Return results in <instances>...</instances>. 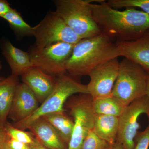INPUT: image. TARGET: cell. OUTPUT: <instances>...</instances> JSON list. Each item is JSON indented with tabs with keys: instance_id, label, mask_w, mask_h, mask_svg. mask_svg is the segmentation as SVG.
<instances>
[{
	"instance_id": "6da1fadb",
	"label": "cell",
	"mask_w": 149,
	"mask_h": 149,
	"mask_svg": "<svg viewBox=\"0 0 149 149\" xmlns=\"http://www.w3.org/2000/svg\"><path fill=\"white\" fill-rule=\"evenodd\" d=\"M93 19L101 33L116 41L130 42L138 39L149 29V15L133 8L120 11L101 0L91 3Z\"/></svg>"
},
{
	"instance_id": "8fae6325",
	"label": "cell",
	"mask_w": 149,
	"mask_h": 149,
	"mask_svg": "<svg viewBox=\"0 0 149 149\" xmlns=\"http://www.w3.org/2000/svg\"><path fill=\"white\" fill-rule=\"evenodd\" d=\"M39 102L30 88L24 83L17 88L8 118L14 123L29 117L38 109Z\"/></svg>"
},
{
	"instance_id": "ba28073f",
	"label": "cell",
	"mask_w": 149,
	"mask_h": 149,
	"mask_svg": "<svg viewBox=\"0 0 149 149\" xmlns=\"http://www.w3.org/2000/svg\"><path fill=\"white\" fill-rule=\"evenodd\" d=\"M74 45L59 42L41 49L29 52L32 65L47 74L57 76L66 72V63L72 54Z\"/></svg>"
},
{
	"instance_id": "603a6c76",
	"label": "cell",
	"mask_w": 149,
	"mask_h": 149,
	"mask_svg": "<svg viewBox=\"0 0 149 149\" xmlns=\"http://www.w3.org/2000/svg\"><path fill=\"white\" fill-rule=\"evenodd\" d=\"M110 146L92 130L87 134L80 149H108Z\"/></svg>"
},
{
	"instance_id": "d6986e66",
	"label": "cell",
	"mask_w": 149,
	"mask_h": 149,
	"mask_svg": "<svg viewBox=\"0 0 149 149\" xmlns=\"http://www.w3.org/2000/svg\"><path fill=\"white\" fill-rule=\"evenodd\" d=\"M93 111L95 114L112 116L119 117L125 107L112 95L93 99Z\"/></svg>"
},
{
	"instance_id": "cb8c5ba5",
	"label": "cell",
	"mask_w": 149,
	"mask_h": 149,
	"mask_svg": "<svg viewBox=\"0 0 149 149\" xmlns=\"http://www.w3.org/2000/svg\"><path fill=\"white\" fill-rule=\"evenodd\" d=\"M134 149H148L149 148V124L143 131L138 132L135 138Z\"/></svg>"
},
{
	"instance_id": "83f0119b",
	"label": "cell",
	"mask_w": 149,
	"mask_h": 149,
	"mask_svg": "<svg viewBox=\"0 0 149 149\" xmlns=\"http://www.w3.org/2000/svg\"><path fill=\"white\" fill-rule=\"evenodd\" d=\"M30 149H48L41 145L40 143L36 140L35 143L32 145H30Z\"/></svg>"
},
{
	"instance_id": "44dd1931",
	"label": "cell",
	"mask_w": 149,
	"mask_h": 149,
	"mask_svg": "<svg viewBox=\"0 0 149 149\" xmlns=\"http://www.w3.org/2000/svg\"><path fill=\"white\" fill-rule=\"evenodd\" d=\"M4 127L7 135L11 139L29 145L34 144L36 141V139L31 132L15 128L7 121L5 124Z\"/></svg>"
},
{
	"instance_id": "4316f807",
	"label": "cell",
	"mask_w": 149,
	"mask_h": 149,
	"mask_svg": "<svg viewBox=\"0 0 149 149\" xmlns=\"http://www.w3.org/2000/svg\"><path fill=\"white\" fill-rule=\"evenodd\" d=\"M7 137L4 125L0 123V149H4Z\"/></svg>"
},
{
	"instance_id": "1f68e13d",
	"label": "cell",
	"mask_w": 149,
	"mask_h": 149,
	"mask_svg": "<svg viewBox=\"0 0 149 149\" xmlns=\"http://www.w3.org/2000/svg\"><path fill=\"white\" fill-rule=\"evenodd\" d=\"M147 115V116H148V118L149 119V111L148 112V113L146 114Z\"/></svg>"
},
{
	"instance_id": "8992f818",
	"label": "cell",
	"mask_w": 149,
	"mask_h": 149,
	"mask_svg": "<svg viewBox=\"0 0 149 149\" xmlns=\"http://www.w3.org/2000/svg\"><path fill=\"white\" fill-rule=\"evenodd\" d=\"M93 98L89 94H78L68 98L65 104L74 122V129L68 149H80L89 131L93 130L95 113Z\"/></svg>"
},
{
	"instance_id": "836d02e7",
	"label": "cell",
	"mask_w": 149,
	"mask_h": 149,
	"mask_svg": "<svg viewBox=\"0 0 149 149\" xmlns=\"http://www.w3.org/2000/svg\"><path fill=\"white\" fill-rule=\"evenodd\" d=\"M3 78H3V77H0V80H2Z\"/></svg>"
},
{
	"instance_id": "5bb4252c",
	"label": "cell",
	"mask_w": 149,
	"mask_h": 149,
	"mask_svg": "<svg viewBox=\"0 0 149 149\" xmlns=\"http://www.w3.org/2000/svg\"><path fill=\"white\" fill-rule=\"evenodd\" d=\"M0 49L10 67L11 74L18 77L34 67L29 53L15 47L9 40L0 41Z\"/></svg>"
},
{
	"instance_id": "30bf717a",
	"label": "cell",
	"mask_w": 149,
	"mask_h": 149,
	"mask_svg": "<svg viewBox=\"0 0 149 149\" xmlns=\"http://www.w3.org/2000/svg\"><path fill=\"white\" fill-rule=\"evenodd\" d=\"M119 63L118 58L112 59L96 67L89 76L87 85L89 94L93 99L111 95L118 74Z\"/></svg>"
},
{
	"instance_id": "f546056e",
	"label": "cell",
	"mask_w": 149,
	"mask_h": 149,
	"mask_svg": "<svg viewBox=\"0 0 149 149\" xmlns=\"http://www.w3.org/2000/svg\"><path fill=\"white\" fill-rule=\"evenodd\" d=\"M147 85L146 95L149 97V71H147Z\"/></svg>"
},
{
	"instance_id": "d6a6232c",
	"label": "cell",
	"mask_w": 149,
	"mask_h": 149,
	"mask_svg": "<svg viewBox=\"0 0 149 149\" xmlns=\"http://www.w3.org/2000/svg\"><path fill=\"white\" fill-rule=\"evenodd\" d=\"M2 68V65L1 63V61H0V70Z\"/></svg>"
},
{
	"instance_id": "7a4b0ae2",
	"label": "cell",
	"mask_w": 149,
	"mask_h": 149,
	"mask_svg": "<svg viewBox=\"0 0 149 149\" xmlns=\"http://www.w3.org/2000/svg\"><path fill=\"white\" fill-rule=\"evenodd\" d=\"M120 56L116 43L111 38L100 33L82 39L74 45L65 69L73 76L88 75L96 67Z\"/></svg>"
},
{
	"instance_id": "3957f363",
	"label": "cell",
	"mask_w": 149,
	"mask_h": 149,
	"mask_svg": "<svg viewBox=\"0 0 149 149\" xmlns=\"http://www.w3.org/2000/svg\"><path fill=\"white\" fill-rule=\"evenodd\" d=\"M77 94H89L87 85L76 81L71 76L64 74L57 76L53 91L29 117L12 125L20 130H25L37 119L46 115L64 111V105L71 96Z\"/></svg>"
},
{
	"instance_id": "e0dca14e",
	"label": "cell",
	"mask_w": 149,
	"mask_h": 149,
	"mask_svg": "<svg viewBox=\"0 0 149 149\" xmlns=\"http://www.w3.org/2000/svg\"><path fill=\"white\" fill-rule=\"evenodd\" d=\"M118 127V117L95 114L93 130L100 138L110 145L116 142Z\"/></svg>"
},
{
	"instance_id": "f1b7e54d",
	"label": "cell",
	"mask_w": 149,
	"mask_h": 149,
	"mask_svg": "<svg viewBox=\"0 0 149 149\" xmlns=\"http://www.w3.org/2000/svg\"><path fill=\"white\" fill-rule=\"evenodd\" d=\"M108 149H124V147L120 143H118V142L116 141L114 144H113V145H111Z\"/></svg>"
},
{
	"instance_id": "277c9868",
	"label": "cell",
	"mask_w": 149,
	"mask_h": 149,
	"mask_svg": "<svg viewBox=\"0 0 149 149\" xmlns=\"http://www.w3.org/2000/svg\"><path fill=\"white\" fill-rule=\"evenodd\" d=\"M98 0H56V13L80 39L100 34L93 19L91 3Z\"/></svg>"
},
{
	"instance_id": "2e32d148",
	"label": "cell",
	"mask_w": 149,
	"mask_h": 149,
	"mask_svg": "<svg viewBox=\"0 0 149 149\" xmlns=\"http://www.w3.org/2000/svg\"><path fill=\"white\" fill-rule=\"evenodd\" d=\"M19 84L18 76L12 74L0 80V123L3 125L7 121Z\"/></svg>"
},
{
	"instance_id": "ffe728a7",
	"label": "cell",
	"mask_w": 149,
	"mask_h": 149,
	"mask_svg": "<svg viewBox=\"0 0 149 149\" xmlns=\"http://www.w3.org/2000/svg\"><path fill=\"white\" fill-rule=\"evenodd\" d=\"M1 17L8 22L10 27L17 36H33V27L24 21L20 13L16 9L12 8Z\"/></svg>"
},
{
	"instance_id": "9c48e42d",
	"label": "cell",
	"mask_w": 149,
	"mask_h": 149,
	"mask_svg": "<svg viewBox=\"0 0 149 149\" xmlns=\"http://www.w3.org/2000/svg\"><path fill=\"white\" fill-rule=\"evenodd\" d=\"M149 111V97L145 95L125 107L119 118V127L116 141L125 149H134L135 138L140 125L139 116Z\"/></svg>"
},
{
	"instance_id": "7c38bea8",
	"label": "cell",
	"mask_w": 149,
	"mask_h": 149,
	"mask_svg": "<svg viewBox=\"0 0 149 149\" xmlns=\"http://www.w3.org/2000/svg\"><path fill=\"white\" fill-rule=\"evenodd\" d=\"M115 43L120 56L134 62L149 71V29L136 40L116 41Z\"/></svg>"
},
{
	"instance_id": "9a60e30c",
	"label": "cell",
	"mask_w": 149,
	"mask_h": 149,
	"mask_svg": "<svg viewBox=\"0 0 149 149\" xmlns=\"http://www.w3.org/2000/svg\"><path fill=\"white\" fill-rule=\"evenodd\" d=\"M28 129L37 141L47 148L68 149L55 129L42 117L33 123Z\"/></svg>"
},
{
	"instance_id": "7402d4cb",
	"label": "cell",
	"mask_w": 149,
	"mask_h": 149,
	"mask_svg": "<svg viewBox=\"0 0 149 149\" xmlns=\"http://www.w3.org/2000/svg\"><path fill=\"white\" fill-rule=\"evenodd\" d=\"M108 3L113 8H139L149 15V0H109Z\"/></svg>"
},
{
	"instance_id": "52a82bcc",
	"label": "cell",
	"mask_w": 149,
	"mask_h": 149,
	"mask_svg": "<svg viewBox=\"0 0 149 149\" xmlns=\"http://www.w3.org/2000/svg\"><path fill=\"white\" fill-rule=\"evenodd\" d=\"M33 29L35 38L33 49H41L59 42L75 45L82 40L56 11L48 12Z\"/></svg>"
},
{
	"instance_id": "4dcf8cb0",
	"label": "cell",
	"mask_w": 149,
	"mask_h": 149,
	"mask_svg": "<svg viewBox=\"0 0 149 149\" xmlns=\"http://www.w3.org/2000/svg\"><path fill=\"white\" fill-rule=\"evenodd\" d=\"M4 149H9L6 146V143H5V146H4Z\"/></svg>"
},
{
	"instance_id": "5b68a950",
	"label": "cell",
	"mask_w": 149,
	"mask_h": 149,
	"mask_svg": "<svg viewBox=\"0 0 149 149\" xmlns=\"http://www.w3.org/2000/svg\"><path fill=\"white\" fill-rule=\"evenodd\" d=\"M147 72L139 65L123 58L112 95L124 107L146 95Z\"/></svg>"
},
{
	"instance_id": "ac0fdd59",
	"label": "cell",
	"mask_w": 149,
	"mask_h": 149,
	"mask_svg": "<svg viewBox=\"0 0 149 149\" xmlns=\"http://www.w3.org/2000/svg\"><path fill=\"white\" fill-rule=\"evenodd\" d=\"M42 117L53 127L68 146L74 129L73 120L65 114V111L50 113Z\"/></svg>"
},
{
	"instance_id": "d4e9b609",
	"label": "cell",
	"mask_w": 149,
	"mask_h": 149,
	"mask_svg": "<svg viewBox=\"0 0 149 149\" xmlns=\"http://www.w3.org/2000/svg\"><path fill=\"white\" fill-rule=\"evenodd\" d=\"M6 145L9 149H30V145L11 139L7 136Z\"/></svg>"
},
{
	"instance_id": "4fadbf2b",
	"label": "cell",
	"mask_w": 149,
	"mask_h": 149,
	"mask_svg": "<svg viewBox=\"0 0 149 149\" xmlns=\"http://www.w3.org/2000/svg\"><path fill=\"white\" fill-rule=\"evenodd\" d=\"M22 83L27 85L42 104L53 91L56 78L40 68H32L21 75Z\"/></svg>"
},
{
	"instance_id": "484cf974",
	"label": "cell",
	"mask_w": 149,
	"mask_h": 149,
	"mask_svg": "<svg viewBox=\"0 0 149 149\" xmlns=\"http://www.w3.org/2000/svg\"><path fill=\"white\" fill-rule=\"evenodd\" d=\"M10 4L6 0H0V17L12 9Z\"/></svg>"
}]
</instances>
